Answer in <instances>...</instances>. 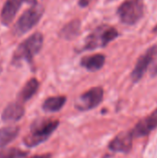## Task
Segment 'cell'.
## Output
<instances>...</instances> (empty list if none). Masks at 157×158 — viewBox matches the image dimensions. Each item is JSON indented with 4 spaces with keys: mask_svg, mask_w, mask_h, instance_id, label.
Listing matches in <instances>:
<instances>
[{
    "mask_svg": "<svg viewBox=\"0 0 157 158\" xmlns=\"http://www.w3.org/2000/svg\"><path fill=\"white\" fill-rule=\"evenodd\" d=\"M43 44V34L41 32H34L18 46L13 56V62H20L22 60L31 62L32 57L42 49Z\"/></svg>",
    "mask_w": 157,
    "mask_h": 158,
    "instance_id": "6da1fadb",
    "label": "cell"
},
{
    "mask_svg": "<svg viewBox=\"0 0 157 158\" xmlns=\"http://www.w3.org/2000/svg\"><path fill=\"white\" fill-rule=\"evenodd\" d=\"M118 37V31L117 29L108 25H102L88 35L84 48L86 50H93L96 48L105 47Z\"/></svg>",
    "mask_w": 157,
    "mask_h": 158,
    "instance_id": "7a4b0ae2",
    "label": "cell"
},
{
    "mask_svg": "<svg viewBox=\"0 0 157 158\" xmlns=\"http://www.w3.org/2000/svg\"><path fill=\"white\" fill-rule=\"evenodd\" d=\"M144 14V0H125L118 9L120 21L126 25L136 24Z\"/></svg>",
    "mask_w": 157,
    "mask_h": 158,
    "instance_id": "3957f363",
    "label": "cell"
},
{
    "mask_svg": "<svg viewBox=\"0 0 157 158\" xmlns=\"http://www.w3.org/2000/svg\"><path fill=\"white\" fill-rule=\"evenodd\" d=\"M59 122L57 120H48L36 124L31 132L24 138V143L27 147H34L45 142L51 134L56 130Z\"/></svg>",
    "mask_w": 157,
    "mask_h": 158,
    "instance_id": "277c9868",
    "label": "cell"
},
{
    "mask_svg": "<svg viewBox=\"0 0 157 158\" xmlns=\"http://www.w3.org/2000/svg\"><path fill=\"white\" fill-rule=\"evenodd\" d=\"M43 10L44 9L41 5H32L19 17L14 26V32L17 35H22L28 32L39 22L43 16Z\"/></svg>",
    "mask_w": 157,
    "mask_h": 158,
    "instance_id": "5b68a950",
    "label": "cell"
},
{
    "mask_svg": "<svg viewBox=\"0 0 157 158\" xmlns=\"http://www.w3.org/2000/svg\"><path fill=\"white\" fill-rule=\"evenodd\" d=\"M104 98V90L101 87H93L81 94L75 102V107L81 111H87L99 106Z\"/></svg>",
    "mask_w": 157,
    "mask_h": 158,
    "instance_id": "8992f818",
    "label": "cell"
},
{
    "mask_svg": "<svg viewBox=\"0 0 157 158\" xmlns=\"http://www.w3.org/2000/svg\"><path fill=\"white\" fill-rule=\"evenodd\" d=\"M157 54V44L148 48L137 60V63L131 72V80L133 82H138L142 80L144 73L150 67Z\"/></svg>",
    "mask_w": 157,
    "mask_h": 158,
    "instance_id": "52a82bcc",
    "label": "cell"
},
{
    "mask_svg": "<svg viewBox=\"0 0 157 158\" xmlns=\"http://www.w3.org/2000/svg\"><path fill=\"white\" fill-rule=\"evenodd\" d=\"M157 128V108L148 117L142 119L131 131L134 137H144Z\"/></svg>",
    "mask_w": 157,
    "mask_h": 158,
    "instance_id": "ba28073f",
    "label": "cell"
},
{
    "mask_svg": "<svg viewBox=\"0 0 157 158\" xmlns=\"http://www.w3.org/2000/svg\"><path fill=\"white\" fill-rule=\"evenodd\" d=\"M132 140L131 131H123L111 141L109 149L116 153H129L132 148Z\"/></svg>",
    "mask_w": 157,
    "mask_h": 158,
    "instance_id": "9c48e42d",
    "label": "cell"
},
{
    "mask_svg": "<svg viewBox=\"0 0 157 158\" xmlns=\"http://www.w3.org/2000/svg\"><path fill=\"white\" fill-rule=\"evenodd\" d=\"M22 2H24V0H6V1L1 11V21L5 26L9 25L13 21L16 14L20 8Z\"/></svg>",
    "mask_w": 157,
    "mask_h": 158,
    "instance_id": "30bf717a",
    "label": "cell"
},
{
    "mask_svg": "<svg viewBox=\"0 0 157 158\" xmlns=\"http://www.w3.org/2000/svg\"><path fill=\"white\" fill-rule=\"evenodd\" d=\"M25 113V109L20 103L14 102L9 104L2 114V119L6 122H15L19 120Z\"/></svg>",
    "mask_w": 157,
    "mask_h": 158,
    "instance_id": "8fae6325",
    "label": "cell"
},
{
    "mask_svg": "<svg viewBox=\"0 0 157 158\" xmlns=\"http://www.w3.org/2000/svg\"><path fill=\"white\" fill-rule=\"evenodd\" d=\"M105 62V56L102 54H95L82 57L81 65L89 71H97L101 69Z\"/></svg>",
    "mask_w": 157,
    "mask_h": 158,
    "instance_id": "7c38bea8",
    "label": "cell"
},
{
    "mask_svg": "<svg viewBox=\"0 0 157 158\" xmlns=\"http://www.w3.org/2000/svg\"><path fill=\"white\" fill-rule=\"evenodd\" d=\"M39 89V81L36 79H31L26 82L24 87L19 93V98L21 102H27L30 100L38 91Z\"/></svg>",
    "mask_w": 157,
    "mask_h": 158,
    "instance_id": "4fadbf2b",
    "label": "cell"
},
{
    "mask_svg": "<svg viewBox=\"0 0 157 158\" xmlns=\"http://www.w3.org/2000/svg\"><path fill=\"white\" fill-rule=\"evenodd\" d=\"M81 22L79 19H74L66 24L60 31V36L66 40H72L76 38L80 32Z\"/></svg>",
    "mask_w": 157,
    "mask_h": 158,
    "instance_id": "5bb4252c",
    "label": "cell"
},
{
    "mask_svg": "<svg viewBox=\"0 0 157 158\" xmlns=\"http://www.w3.org/2000/svg\"><path fill=\"white\" fill-rule=\"evenodd\" d=\"M66 103L65 96H54L47 98L43 104V109L46 112L59 111Z\"/></svg>",
    "mask_w": 157,
    "mask_h": 158,
    "instance_id": "9a60e30c",
    "label": "cell"
},
{
    "mask_svg": "<svg viewBox=\"0 0 157 158\" xmlns=\"http://www.w3.org/2000/svg\"><path fill=\"white\" fill-rule=\"evenodd\" d=\"M19 129L15 126L6 127L0 130V148L6 146L19 135Z\"/></svg>",
    "mask_w": 157,
    "mask_h": 158,
    "instance_id": "2e32d148",
    "label": "cell"
},
{
    "mask_svg": "<svg viewBox=\"0 0 157 158\" xmlns=\"http://www.w3.org/2000/svg\"><path fill=\"white\" fill-rule=\"evenodd\" d=\"M25 156L24 152L17 148H8L0 151V158H23Z\"/></svg>",
    "mask_w": 157,
    "mask_h": 158,
    "instance_id": "e0dca14e",
    "label": "cell"
},
{
    "mask_svg": "<svg viewBox=\"0 0 157 158\" xmlns=\"http://www.w3.org/2000/svg\"><path fill=\"white\" fill-rule=\"evenodd\" d=\"M93 0H79V5L81 7H86L87 6H89Z\"/></svg>",
    "mask_w": 157,
    "mask_h": 158,
    "instance_id": "ac0fdd59",
    "label": "cell"
},
{
    "mask_svg": "<svg viewBox=\"0 0 157 158\" xmlns=\"http://www.w3.org/2000/svg\"><path fill=\"white\" fill-rule=\"evenodd\" d=\"M31 158H51L50 154H45V155H40V156H34Z\"/></svg>",
    "mask_w": 157,
    "mask_h": 158,
    "instance_id": "d6986e66",
    "label": "cell"
},
{
    "mask_svg": "<svg viewBox=\"0 0 157 158\" xmlns=\"http://www.w3.org/2000/svg\"><path fill=\"white\" fill-rule=\"evenodd\" d=\"M151 76H152V77H155V76H157V63L156 65L153 68L152 71H151Z\"/></svg>",
    "mask_w": 157,
    "mask_h": 158,
    "instance_id": "ffe728a7",
    "label": "cell"
},
{
    "mask_svg": "<svg viewBox=\"0 0 157 158\" xmlns=\"http://www.w3.org/2000/svg\"><path fill=\"white\" fill-rule=\"evenodd\" d=\"M25 2H27L28 4H30V5H35V4H37V0H24Z\"/></svg>",
    "mask_w": 157,
    "mask_h": 158,
    "instance_id": "44dd1931",
    "label": "cell"
}]
</instances>
